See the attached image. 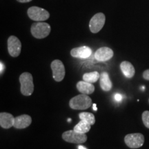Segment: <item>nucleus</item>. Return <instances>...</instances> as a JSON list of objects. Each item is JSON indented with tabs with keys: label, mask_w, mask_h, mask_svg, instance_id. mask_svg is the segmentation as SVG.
<instances>
[{
	"label": "nucleus",
	"mask_w": 149,
	"mask_h": 149,
	"mask_svg": "<svg viewBox=\"0 0 149 149\" xmlns=\"http://www.w3.org/2000/svg\"><path fill=\"white\" fill-rule=\"evenodd\" d=\"M92 105V100L88 95L81 94L72 97L69 102V107L74 110H86Z\"/></svg>",
	"instance_id": "nucleus-1"
},
{
	"label": "nucleus",
	"mask_w": 149,
	"mask_h": 149,
	"mask_svg": "<svg viewBox=\"0 0 149 149\" xmlns=\"http://www.w3.org/2000/svg\"><path fill=\"white\" fill-rule=\"evenodd\" d=\"M19 82L21 84V93L23 95L30 96L34 91L33 75L29 72H23L19 76Z\"/></svg>",
	"instance_id": "nucleus-2"
},
{
	"label": "nucleus",
	"mask_w": 149,
	"mask_h": 149,
	"mask_svg": "<svg viewBox=\"0 0 149 149\" xmlns=\"http://www.w3.org/2000/svg\"><path fill=\"white\" fill-rule=\"evenodd\" d=\"M51 31V26L45 22H35L31 28V34L36 39L45 38L49 35Z\"/></svg>",
	"instance_id": "nucleus-3"
},
{
	"label": "nucleus",
	"mask_w": 149,
	"mask_h": 149,
	"mask_svg": "<svg viewBox=\"0 0 149 149\" xmlns=\"http://www.w3.org/2000/svg\"><path fill=\"white\" fill-rule=\"evenodd\" d=\"M28 15L31 19L35 22H43L50 17V13L45 9L38 6H32L28 9Z\"/></svg>",
	"instance_id": "nucleus-4"
},
{
	"label": "nucleus",
	"mask_w": 149,
	"mask_h": 149,
	"mask_svg": "<svg viewBox=\"0 0 149 149\" xmlns=\"http://www.w3.org/2000/svg\"><path fill=\"white\" fill-rule=\"evenodd\" d=\"M62 138L67 142L80 144L86 141L87 135L85 133H77L74 130H69L63 133Z\"/></svg>",
	"instance_id": "nucleus-5"
},
{
	"label": "nucleus",
	"mask_w": 149,
	"mask_h": 149,
	"mask_svg": "<svg viewBox=\"0 0 149 149\" xmlns=\"http://www.w3.org/2000/svg\"><path fill=\"white\" fill-rule=\"evenodd\" d=\"M124 141L130 148H138L144 143V136L141 133L128 134L124 137Z\"/></svg>",
	"instance_id": "nucleus-6"
},
{
	"label": "nucleus",
	"mask_w": 149,
	"mask_h": 149,
	"mask_svg": "<svg viewBox=\"0 0 149 149\" xmlns=\"http://www.w3.org/2000/svg\"><path fill=\"white\" fill-rule=\"evenodd\" d=\"M106 22V16L102 13H98L91 18L89 22V29L91 33H97L104 27Z\"/></svg>",
	"instance_id": "nucleus-7"
},
{
	"label": "nucleus",
	"mask_w": 149,
	"mask_h": 149,
	"mask_svg": "<svg viewBox=\"0 0 149 149\" xmlns=\"http://www.w3.org/2000/svg\"><path fill=\"white\" fill-rule=\"evenodd\" d=\"M51 67L53 71V79L56 81H61L65 77V67L62 61L55 59L51 62Z\"/></svg>",
	"instance_id": "nucleus-8"
},
{
	"label": "nucleus",
	"mask_w": 149,
	"mask_h": 149,
	"mask_svg": "<svg viewBox=\"0 0 149 149\" xmlns=\"http://www.w3.org/2000/svg\"><path fill=\"white\" fill-rule=\"evenodd\" d=\"M8 43V51L11 57H17L21 53L22 43L17 37L12 35L9 37L7 41Z\"/></svg>",
	"instance_id": "nucleus-9"
},
{
	"label": "nucleus",
	"mask_w": 149,
	"mask_h": 149,
	"mask_svg": "<svg viewBox=\"0 0 149 149\" xmlns=\"http://www.w3.org/2000/svg\"><path fill=\"white\" fill-rule=\"evenodd\" d=\"M114 55L113 51L109 47H102L97 50L95 53V58L99 61H107Z\"/></svg>",
	"instance_id": "nucleus-10"
},
{
	"label": "nucleus",
	"mask_w": 149,
	"mask_h": 149,
	"mask_svg": "<svg viewBox=\"0 0 149 149\" xmlns=\"http://www.w3.org/2000/svg\"><path fill=\"white\" fill-rule=\"evenodd\" d=\"M91 54H92V50L90 47L86 46L72 48L70 51V55L72 57L76 58H88Z\"/></svg>",
	"instance_id": "nucleus-11"
},
{
	"label": "nucleus",
	"mask_w": 149,
	"mask_h": 149,
	"mask_svg": "<svg viewBox=\"0 0 149 149\" xmlns=\"http://www.w3.org/2000/svg\"><path fill=\"white\" fill-rule=\"evenodd\" d=\"M32 123V118L30 115H22L15 118L14 127L17 129H23L27 128Z\"/></svg>",
	"instance_id": "nucleus-12"
},
{
	"label": "nucleus",
	"mask_w": 149,
	"mask_h": 149,
	"mask_svg": "<svg viewBox=\"0 0 149 149\" xmlns=\"http://www.w3.org/2000/svg\"><path fill=\"white\" fill-rule=\"evenodd\" d=\"M15 118L13 115L8 113H0V126L5 129H8L14 126Z\"/></svg>",
	"instance_id": "nucleus-13"
},
{
	"label": "nucleus",
	"mask_w": 149,
	"mask_h": 149,
	"mask_svg": "<svg viewBox=\"0 0 149 149\" xmlns=\"http://www.w3.org/2000/svg\"><path fill=\"white\" fill-rule=\"evenodd\" d=\"M120 69L123 74L128 79L133 77L135 75V70L133 64L129 61H124L120 64Z\"/></svg>",
	"instance_id": "nucleus-14"
},
{
	"label": "nucleus",
	"mask_w": 149,
	"mask_h": 149,
	"mask_svg": "<svg viewBox=\"0 0 149 149\" xmlns=\"http://www.w3.org/2000/svg\"><path fill=\"white\" fill-rule=\"evenodd\" d=\"M78 91L81 94L91 95L95 91V86L92 84L86 82L85 81H80L76 85Z\"/></svg>",
	"instance_id": "nucleus-15"
},
{
	"label": "nucleus",
	"mask_w": 149,
	"mask_h": 149,
	"mask_svg": "<svg viewBox=\"0 0 149 149\" xmlns=\"http://www.w3.org/2000/svg\"><path fill=\"white\" fill-rule=\"evenodd\" d=\"M100 87L104 91H110L113 87L111 79H110L109 74L107 72H103L100 74Z\"/></svg>",
	"instance_id": "nucleus-16"
},
{
	"label": "nucleus",
	"mask_w": 149,
	"mask_h": 149,
	"mask_svg": "<svg viewBox=\"0 0 149 149\" xmlns=\"http://www.w3.org/2000/svg\"><path fill=\"white\" fill-rule=\"evenodd\" d=\"M91 125L84 120H80L74 127V131L79 133H86L91 130Z\"/></svg>",
	"instance_id": "nucleus-17"
},
{
	"label": "nucleus",
	"mask_w": 149,
	"mask_h": 149,
	"mask_svg": "<svg viewBox=\"0 0 149 149\" xmlns=\"http://www.w3.org/2000/svg\"><path fill=\"white\" fill-rule=\"evenodd\" d=\"M82 78L84 81L91 84H93L97 82V80L100 79V74L97 71L86 72V73L84 74Z\"/></svg>",
	"instance_id": "nucleus-18"
},
{
	"label": "nucleus",
	"mask_w": 149,
	"mask_h": 149,
	"mask_svg": "<svg viewBox=\"0 0 149 149\" xmlns=\"http://www.w3.org/2000/svg\"><path fill=\"white\" fill-rule=\"evenodd\" d=\"M79 117L80 120H84L87 122L91 125H93L95 123V115L91 113H88V112H84V113H79Z\"/></svg>",
	"instance_id": "nucleus-19"
},
{
	"label": "nucleus",
	"mask_w": 149,
	"mask_h": 149,
	"mask_svg": "<svg viewBox=\"0 0 149 149\" xmlns=\"http://www.w3.org/2000/svg\"><path fill=\"white\" fill-rule=\"evenodd\" d=\"M143 123L147 128H149V111H145L141 115Z\"/></svg>",
	"instance_id": "nucleus-20"
},
{
	"label": "nucleus",
	"mask_w": 149,
	"mask_h": 149,
	"mask_svg": "<svg viewBox=\"0 0 149 149\" xmlns=\"http://www.w3.org/2000/svg\"><path fill=\"white\" fill-rule=\"evenodd\" d=\"M142 76H143V78H144V79L149 81V69L145 70V71L143 72Z\"/></svg>",
	"instance_id": "nucleus-21"
},
{
	"label": "nucleus",
	"mask_w": 149,
	"mask_h": 149,
	"mask_svg": "<svg viewBox=\"0 0 149 149\" xmlns=\"http://www.w3.org/2000/svg\"><path fill=\"white\" fill-rule=\"evenodd\" d=\"M114 99L116 102H121L122 100V95L119 94V93H116L114 96Z\"/></svg>",
	"instance_id": "nucleus-22"
},
{
	"label": "nucleus",
	"mask_w": 149,
	"mask_h": 149,
	"mask_svg": "<svg viewBox=\"0 0 149 149\" xmlns=\"http://www.w3.org/2000/svg\"><path fill=\"white\" fill-rule=\"evenodd\" d=\"M0 66H1V68H0L1 70H0V72H1V74L3 72V70H4V65H3L2 61H1V63H0Z\"/></svg>",
	"instance_id": "nucleus-23"
},
{
	"label": "nucleus",
	"mask_w": 149,
	"mask_h": 149,
	"mask_svg": "<svg viewBox=\"0 0 149 149\" xmlns=\"http://www.w3.org/2000/svg\"><path fill=\"white\" fill-rule=\"evenodd\" d=\"M17 1L20 3H27V2H30V1H31L32 0H17Z\"/></svg>",
	"instance_id": "nucleus-24"
},
{
	"label": "nucleus",
	"mask_w": 149,
	"mask_h": 149,
	"mask_svg": "<svg viewBox=\"0 0 149 149\" xmlns=\"http://www.w3.org/2000/svg\"><path fill=\"white\" fill-rule=\"evenodd\" d=\"M93 110H94V111H97V108L96 107V104H93Z\"/></svg>",
	"instance_id": "nucleus-25"
},
{
	"label": "nucleus",
	"mask_w": 149,
	"mask_h": 149,
	"mask_svg": "<svg viewBox=\"0 0 149 149\" xmlns=\"http://www.w3.org/2000/svg\"><path fill=\"white\" fill-rule=\"evenodd\" d=\"M78 148H79V149H87L86 148V147L81 146V145H79V147H78Z\"/></svg>",
	"instance_id": "nucleus-26"
},
{
	"label": "nucleus",
	"mask_w": 149,
	"mask_h": 149,
	"mask_svg": "<svg viewBox=\"0 0 149 149\" xmlns=\"http://www.w3.org/2000/svg\"><path fill=\"white\" fill-rule=\"evenodd\" d=\"M70 121H71V120H70V119H68V122H70Z\"/></svg>",
	"instance_id": "nucleus-27"
},
{
	"label": "nucleus",
	"mask_w": 149,
	"mask_h": 149,
	"mask_svg": "<svg viewBox=\"0 0 149 149\" xmlns=\"http://www.w3.org/2000/svg\"><path fill=\"white\" fill-rule=\"evenodd\" d=\"M148 102H149V100H148Z\"/></svg>",
	"instance_id": "nucleus-28"
}]
</instances>
